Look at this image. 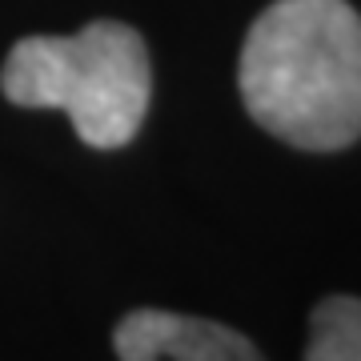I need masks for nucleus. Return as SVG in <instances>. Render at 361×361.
Instances as JSON below:
<instances>
[{
  "label": "nucleus",
  "instance_id": "f257e3e1",
  "mask_svg": "<svg viewBox=\"0 0 361 361\" xmlns=\"http://www.w3.org/2000/svg\"><path fill=\"white\" fill-rule=\"evenodd\" d=\"M249 116L293 149L334 153L361 137V16L349 0H273L237 65Z\"/></svg>",
  "mask_w": 361,
  "mask_h": 361
},
{
  "label": "nucleus",
  "instance_id": "f03ea898",
  "mask_svg": "<svg viewBox=\"0 0 361 361\" xmlns=\"http://www.w3.org/2000/svg\"><path fill=\"white\" fill-rule=\"evenodd\" d=\"M0 89L25 109H61L92 149L129 145L149 113V52L137 28L92 20L73 37L16 40Z\"/></svg>",
  "mask_w": 361,
  "mask_h": 361
},
{
  "label": "nucleus",
  "instance_id": "7ed1b4c3",
  "mask_svg": "<svg viewBox=\"0 0 361 361\" xmlns=\"http://www.w3.org/2000/svg\"><path fill=\"white\" fill-rule=\"evenodd\" d=\"M121 361H265L237 329L189 313L137 310L113 334Z\"/></svg>",
  "mask_w": 361,
  "mask_h": 361
},
{
  "label": "nucleus",
  "instance_id": "20e7f679",
  "mask_svg": "<svg viewBox=\"0 0 361 361\" xmlns=\"http://www.w3.org/2000/svg\"><path fill=\"white\" fill-rule=\"evenodd\" d=\"M305 361H361V297L334 293L313 310Z\"/></svg>",
  "mask_w": 361,
  "mask_h": 361
}]
</instances>
